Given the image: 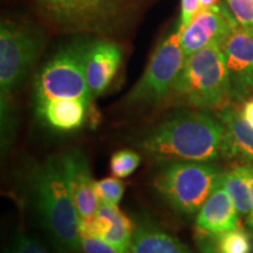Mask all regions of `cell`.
<instances>
[{
  "label": "cell",
  "mask_w": 253,
  "mask_h": 253,
  "mask_svg": "<svg viewBox=\"0 0 253 253\" xmlns=\"http://www.w3.org/2000/svg\"><path fill=\"white\" fill-rule=\"evenodd\" d=\"M224 125L204 110H183L151 128L141 141L148 156L162 162H212L220 155Z\"/></svg>",
  "instance_id": "1"
},
{
  "label": "cell",
  "mask_w": 253,
  "mask_h": 253,
  "mask_svg": "<svg viewBox=\"0 0 253 253\" xmlns=\"http://www.w3.org/2000/svg\"><path fill=\"white\" fill-rule=\"evenodd\" d=\"M32 188L42 227L56 251H81V218L73 201L59 155L47 157L36 168Z\"/></svg>",
  "instance_id": "2"
},
{
  "label": "cell",
  "mask_w": 253,
  "mask_h": 253,
  "mask_svg": "<svg viewBox=\"0 0 253 253\" xmlns=\"http://www.w3.org/2000/svg\"><path fill=\"white\" fill-rule=\"evenodd\" d=\"M171 93L198 109L221 110L229 107L232 95L221 47L211 45L189 55Z\"/></svg>",
  "instance_id": "3"
},
{
  "label": "cell",
  "mask_w": 253,
  "mask_h": 253,
  "mask_svg": "<svg viewBox=\"0 0 253 253\" xmlns=\"http://www.w3.org/2000/svg\"><path fill=\"white\" fill-rule=\"evenodd\" d=\"M221 172L211 162L173 161L161 168L154 178V186L172 210L190 216L198 212Z\"/></svg>",
  "instance_id": "4"
},
{
  "label": "cell",
  "mask_w": 253,
  "mask_h": 253,
  "mask_svg": "<svg viewBox=\"0 0 253 253\" xmlns=\"http://www.w3.org/2000/svg\"><path fill=\"white\" fill-rule=\"evenodd\" d=\"M93 41H71L47 61L34 81V102L50 99H82L93 103L86 79V60Z\"/></svg>",
  "instance_id": "5"
},
{
  "label": "cell",
  "mask_w": 253,
  "mask_h": 253,
  "mask_svg": "<svg viewBox=\"0 0 253 253\" xmlns=\"http://www.w3.org/2000/svg\"><path fill=\"white\" fill-rule=\"evenodd\" d=\"M42 34L24 25L4 20L0 26V90L1 102L17 90L30 74L43 48Z\"/></svg>",
  "instance_id": "6"
},
{
  "label": "cell",
  "mask_w": 253,
  "mask_h": 253,
  "mask_svg": "<svg viewBox=\"0 0 253 253\" xmlns=\"http://www.w3.org/2000/svg\"><path fill=\"white\" fill-rule=\"evenodd\" d=\"M185 59L177 27L157 45L141 79L126 95V103L148 104L163 100L171 93Z\"/></svg>",
  "instance_id": "7"
},
{
  "label": "cell",
  "mask_w": 253,
  "mask_h": 253,
  "mask_svg": "<svg viewBox=\"0 0 253 253\" xmlns=\"http://www.w3.org/2000/svg\"><path fill=\"white\" fill-rule=\"evenodd\" d=\"M239 26L229 6L223 2L201 11L184 28H179V41L186 58L211 45H223L231 32Z\"/></svg>",
  "instance_id": "8"
},
{
  "label": "cell",
  "mask_w": 253,
  "mask_h": 253,
  "mask_svg": "<svg viewBox=\"0 0 253 253\" xmlns=\"http://www.w3.org/2000/svg\"><path fill=\"white\" fill-rule=\"evenodd\" d=\"M225 56L232 102L253 94V27L239 25L220 46Z\"/></svg>",
  "instance_id": "9"
},
{
  "label": "cell",
  "mask_w": 253,
  "mask_h": 253,
  "mask_svg": "<svg viewBox=\"0 0 253 253\" xmlns=\"http://www.w3.org/2000/svg\"><path fill=\"white\" fill-rule=\"evenodd\" d=\"M81 236L106 240L122 253H130L135 226L119 205L100 204L91 217L81 218Z\"/></svg>",
  "instance_id": "10"
},
{
  "label": "cell",
  "mask_w": 253,
  "mask_h": 253,
  "mask_svg": "<svg viewBox=\"0 0 253 253\" xmlns=\"http://www.w3.org/2000/svg\"><path fill=\"white\" fill-rule=\"evenodd\" d=\"M59 156L80 218L94 216L100 201L95 192V181L86 154L80 149H72Z\"/></svg>",
  "instance_id": "11"
},
{
  "label": "cell",
  "mask_w": 253,
  "mask_h": 253,
  "mask_svg": "<svg viewBox=\"0 0 253 253\" xmlns=\"http://www.w3.org/2000/svg\"><path fill=\"white\" fill-rule=\"evenodd\" d=\"M218 118L224 125L221 156L239 166H253V126L242 112L230 107L221 109Z\"/></svg>",
  "instance_id": "12"
},
{
  "label": "cell",
  "mask_w": 253,
  "mask_h": 253,
  "mask_svg": "<svg viewBox=\"0 0 253 253\" xmlns=\"http://www.w3.org/2000/svg\"><path fill=\"white\" fill-rule=\"evenodd\" d=\"M122 49L108 40L91 42L86 60V79L93 99L100 96L115 78L122 62Z\"/></svg>",
  "instance_id": "13"
},
{
  "label": "cell",
  "mask_w": 253,
  "mask_h": 253,
  "mask_svg": "<svg viewBox=\"0 0 253 253\" xmlns=\"http://www.w3.org/2000/svg\"><path fill=\"white\" fill-rule=\"evenodd\" d=\"M239 213L220 179L196 217V231L221 233L240 226Z\"/></svg>",
  "instance_id": "14"
},
{
  "label": "cell",
  "mask_w": 253,
  "mask_h": 253,
  "mask_svg": "<svg viewBox=\"0 0 253 253\" xmlns=\"http://www.w3.org/2000/svg\"><path fill=\"white\" fill-rule=\"evenodd\" d=\"M47 6L61 23L71 26H94L118 9L116 0H48Z\"/></svg>",
  "instance_id": "15"
},
{
  "label": "cell",
  "mask_w": 253,
  "mask_h": 253,
  "mask_svg": "<svg viewBox=\"0 0 253 253\" xmlns=\"http://www.w3.org/2000/svg\"><path fill=\"white\" fill-rule=\"evenodd\" d=\"M43 125L58 131H74L86 122L91 104L82 99H50L36 103Z\"/></svg>",
  "instance_id": "16"
},
{
  "label": "cell",
  "mask_w": 253,
  "mask_h": 253,
  "mask_svg": "<svg viewBox=\"0 0 253 253\" xmlns=\"http://www.w3.org/2000/svg\"><path fill=\"white\" fill-rule=\"evenodd\" d=\"M130 253H192L183 243L160 227L142 220L135 226Z\"/></svg>",
  "instance_id": "17"
},
{
  "label": "cell",
  "mask_w": 253,
  "mask_h": 253,
  "mask_svg": "<svg viewBox=\"0 0 253 253\" xmlns=\"http://www.w3.org/2000/svg\"><path fill=\"white\" fill-rule=\"evenodd\" d=\"M251 233L237 227L221 233L196 231L195 239L202 253H252Z\"/></svg>",
  "instance_id": "18"
},
{
  "label": "cell",
  "mask_w": 253,
  "mask_h": 253,
  "mask_svg": "<svg viewBox=\"0 0 253 253\" xmlns=\"http://www.w3.org/2000/svg\"><path fill=\"white\" fill-rule=\"evenodd\" d=\"M221 184L230 195L239 216L246 217L251 213V182L249 166H236L220 173Z\"/></svg>",
  "instance_id": "19"
},
{
  "label": "cell",
  "mask_w": 253,
  "mask_h": 253,
  "mask_svg": "<svg viewBox=\"0 0 253 253\" xmlns=\"http://www.w3.org/2000/svg\"><path fill=\"white\" fill-rule=\"evenodd\" d=\"M141 163V156L130 149L119 150L110 157V172L119 178H126L132 175Z\"/></svg>",
  "instance_id": "20"
},
{
  "label": "cell",
  "mask_w": 253,
  "mask_h": 253,
  "mask_svg": "<svg viewBox=\"0 0 253 253\" xmlns=\"http://www.w3.org/2000/svg\"><path fill=\"white\" fill-rule=\"evenodd\" d=\"M95 192L100 204L119 205L125 194V183L119 177H106L95 181Z\"/></svg>",
  "instance_id": "21"
},
{
  "label": "cell",
  "mask_w": 253,
  "mask_h": 253,
  "mask_svg": "<svg viewBox=\"0 0 253 253\" xmlns=\"http://www.w3.org/2000/svg\"><path fill=\"white\" fill-rule=\"evenodd\" d=\"M9 253H50L42 243L26 233L19 232L12 242Z\"/></svg>",
  "instance_id": "22"
},
{
  "label": "cell",
  "mask_w": 253,
  "mask_h": 253,
  "mask_svg": "<svg viewBox=\"0 0 253 253\" xmlns=\"http://www.w3.org/2000/svg\"><path fill=\"white\" fill-rule=\"evenodd\" d=\"M239 25L253 27V0H226Z\"/></svg>",
  "instance_id": "23"
},
{
  "label": "cell",
  "mask_w": 253,
  "mask_h": 253,
  "mask_svg": "<svg viewBox=\"0 0 253 253\" xmlns=\"http://www.w3.org/2000/svg\"><path fill=\"white\" fill-rule=\"evenodd\" d=\"M81 251L84 253H122L106 240L88 236H81Z\"/></svg>",
  "instance_id": "24"
},
{
  "label": "cell",
  "mask_w": 253,
  "mask_h": 253,
  "mask_svg": "<svg viewBox=\"0 0 253 253\" xmlns=\"http://www.w3.org/2000/svg\"><path fill=\"white\" fill-rule=\"evenodd\" d=\"M201 12L199 7V0H182L181 1V18H179V28H184L190 24Z\"/></svg>",
  "instance_id": "25"
},
{
  "label": "cell",
  "mask_w": 253,
  "mask_h": 253,
  "mask_svg": "<svg viewBox=\"0 0 253 253\" xmlns=\"http://www.w3.org/2000/svg\"><path fill=\"white\" fill-rule=\"evenodd\" d=\"M250 169V182H251V198H252V210L251 213L246 218V226H248L249 232L253 236V166H249Z\"/></svg>",
  "instance_id": "26"
},
{
  "label": "cell",
  "mask_w": 253,
  "mask_h": 253,
  "mask_svg": "<svg viewBox=\"0 0 253 253\" xmlns=\"http://www.w3.org/2000/svg\"><path fill=\"white\" fill-rule=\"evenodd\" d=\"M244 119L253 126V99L246 101L243 109L240 110Z\"/></svg>",
  "instance_id": "27"
},
{
  "label": "cell",
  "mask_w": 253,
  "mask_h": 253,
  "mask_svg": "<svg viewBox=\"0 0 253 253\" xmlns=\"http://www.w3.org/2000/svg\"><path fill=\"white\" fill-rule=\"evenodd\" d=\"M219 4H220V0H199V7H201V11L212 8L214 6Z\"/></svg>",
  "instance_id": "28"
},
{
  "label": "cell",
  "mask_w": 253,
  "mask_h": 253,
  "mask_svg": "<svg viewBox=\"0 0 253 253\" xmlns=\"http://www.w3.org/2000/svg\"><path fill=\"white\" fill-rule=\"evenodd\" d=\"M47 1H48V0H42V2H43V4H47Z\"/></svg>",
  "instance_id": "29"
}]
</instances>
